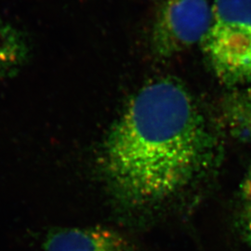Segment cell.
<instances>
[{
	"label": "cell",
	"mask_w": 251,
	"mask_h": 251,
	"mask_svg": "<svg viewBox=\"0 0 251 251\" xmlns=\"http://www.w3.org/2000/svg\"><path fill=\"white\" fill-rule=\"evenodd\" d=\"M30 57L31 45L27 36L0 18V83L18 75Z\"/></svg>",
	"instance_id": "5b68a950"
},
{
	"label": "cell",
	"mask_w": 251,
	"mask_h": 251,
	"mask_svg": "<svg viewBox=\"0 0 251 251\" xmlns=\"http://www.w3.org/2000/svg\"><path fill=\"white\" fill-rule=\"evenodd\" d=\"M201 47L217 79L239 90L251 87V0H214Z\"/></svg>",
	"instance_id": "7a4b0ae2"
},
{
	"label": "cell",
	"mask_w": 251,
	"mask_h": 251,
	"mask_svg": "<svg viewBox=\"0 0 251 251\" xmlns=\"http://www.w3.org/2000/svg\"><path fill=\"white\" fill-rule=\"evenodd\" d=\"M208 0H164L151 31V49L159 59H171L202 44L212 22Z\"/></svg>",
	"instance_id": "3957f363"
},
{
	"label": "cell",
	"mask_w": 251,
	"mask_h": 251,
	"mask_svg": "<svg viewBox=\"0 0 251 251\" xmlns=\"http://www.w3.org/2000/svg\"><path fill=\"white\" fill-rule=\"evenodd\" d=\"M222 121L233 137L251 143V87L233 90L220 106Z\"/></svg>",
	"instance_id": "8992f818"
},
{
	"label": "cell",
	"mask_w": 251,
	"mask_h": 251,
	"mask_svg": "<svg viewBox=\"0 0 251 251\" xmlns=\"http://www.w3.org/2000/svg\"><path fill=\"white\" fill-rule=\"evenodd\" d=\"M45 251H135L124 235L105 227L59 228L50 232Z\"/></svg>",
	"instance_id": "277c9868"
},
{
	"label": "cell",
	"mask_w": 251,
	"mask_h": 251,
	"mask_svg": "<svg viewBox=\"0 0 251 251\" xmlns=\"http://www.w3.org/2000/svg\"><path fill=\"white\" fill-rule=\"evenodd\" d=\"M240 222L245 237L251 246V170L240 189Z\"/></svg>",
	"instance_id": "52a82bcc"
},
{
	"label": "cell",
	"mask_w": 251,
	"mask_h": 251,
	"mask_svg": "<svg viewBox=\"0 0 251 251\" xmlns=\"http://www.w3.org/2000/svg\"><path fill=\"white\" fill-rule=\"evenodd\" d=\"M206 117L171 76L148 81L111 126L99 156L112 195L130 207L153 205L199 178L215 153Z\"/></svg>",
	"instance_id": "6da1fadb"
}]
</instances>
